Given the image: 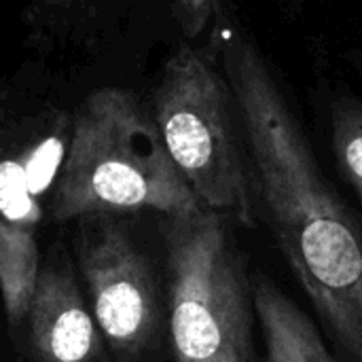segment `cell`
I'll use <instances>...</instances> for the list:
<instances>
[{
	"label": "cell",
	"mask_w": 362,
	"mask_h": 362,
	"mask_svg": "<svg viewBox=\"0 0 362 362\" xmlns=\"http://www.w3.org/2000/svg\"><path fill=\"white\" fill-rule=\"evenodd\" d=\"M231 87L255 195L274 240L348 362H362V221L325 178L267 59L225 36Z\"/></svg>",
	"instance_id": "obj_1"
},
{
	"label": "cell",
	"mask_w": 362,
	"mask_h": 362,
	"mask_svg": "<svg viewBox=\"0 0 362 362\" xmlns=\"http://www.w3.org/2000/svg\"><path fill=\"white\" fill-rule=\"evenodd\" d=\"M136 210L191 216L204 208L168 155L153 115L132 91L104 87L74 115L51 216L64 223Z\"/></svg>",
	"instance_id": "obj_2"
},
{
	"label": "cell",
	"mask_w": 362,
	"mask_h": 362,
	"mask_svg": "<svg viewBox=\"0 0 362 362\" xmlns=\"http://www.w3.org/2000/svg\"><path fill=\"white\" fill-rule=\"evenodd\" d=\"M163 244L170 362H259L252 276L231 218L165 216Z\"/></svg>",
	"instance_id": "obj_3"
},
{
	"label": "cell",
	"mask_w": 362,
	"mask_h": 362,
	"mask_svg": "<svg viewBox=\"0 0 362 362\" xmlns=\"http://www.w3.org/2000/svg\"><path fill=\"white\" fill-rule=\"evenodd\" d=\"M161 140L204 210L255 227V185L227 78L195 49L178 47L153 93Z\"/></svg>",
	"instance_id": "obj_4"
},
{
	"label": "cell",
	"mask_w": 362,
	"mask_h": 362,
	"mask_svg": "<svg viewBox=\"0 0 362 362\" xmlns=\"http://www.w3.org/2000/svg\"><path fill=\"white\" fill-rule=\"evenodd\" d=\"M93 320L119 362H144L159 346L161 308L151 267L127 231L100 223L78 240Z\"/></svg>",
	"instance_id": "obj_5"
},
{
	"label": "cell",
	"mask_w": 362,
	"mask_h": 362,
	"mask_svg": "<svg viewBox=\"0 0 362 362\" xmlns=\"http://www.w3.org/2000/svg\"><path fill=\"white\" fill-rule=\"evenodd\" d=\"M68 140L57 125L15 157L0 159V295L8 325L15 329L30 310L40 274L38 199L55 187Z\"/></svg>",
	"instance_id": "obj_6"
},
{
	"label": "cell",
	"mask_w": 362,
	"mask_h": 362,
	"mask_svg": "<svg viewBox=\"0 0 362 362\" xmlns=\"http://www.w3.org/2000/svg\"><path fill=\"white\" fill-rule=\"evenodd\" d=\"M23 322L30 362H112L68 265L40 267Z\"/></svg>",
	"instance_id": "obj_7"
},
{
	"label": "cell",
	"mask_w": 362,
	"mask_h": 362,
	"mask_svg": "<svg viewBox=\"0 0 362 362\" xmlns=\"http://www.w3.org/2000/svg\"><path fill=\"white\" fill-rule=\"evenodd\" d=\"M252 299L265 346L263 362H339L318 327L269 278L252 276Z\"/></svg>",
	"instance_id": "obj_8"
},
{
	"label": "cell",
	"mask_w": 362,
	"mask_h": 362,
	"mask_svg": "<svg viewBox=\"0 0 362 362\" xmlns=\"http://www.w3.org/2000/svg\"><path fill=\"white\" fill-rule=\"evenodd\" d=\"M331 140L337 168L362 202V104L339 100L331 110Z\"/></svg>",
	"instance_id": "obj_9"
},
{
	"label": "cell",
	"mask_w": 362,
	"mask_h": 362,
	"mask_svg": "<svg viewBox=\"0 0 362 362\" xmlns=\"http://www.w3.org/2000/svg\"><path fill=\"white\" fill-rule=\"evenodd\" d=\"M218 4L212 0H182L172 4L174 19L178 21V25L189 38H195L204 32Z\"/></svg>",
	"instance_id": "obj_10"
}]
</instances>
